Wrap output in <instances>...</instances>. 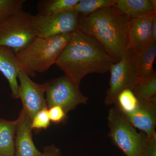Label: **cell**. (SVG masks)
<instances>
[{
	"label": "cell",
	"instance_id": "obj_1",
	"mask_svg": "<svg viewBox=\"0 0 156 156\" xmlns=\"http://www.w3.org/2000/svg\"><path fill=\"white\" fill-rule=\"evenodd\" d=\"M112 63L97 40L78 30L71 34L69 41L55 64L79 88L85 76L108 72Z\"/></svg>",
	"mask_w": 156,
	"mask_h": 156
},
{
	"label": "cell",
	"instance_id": "obj_2",
	"mask_svg": "<svg viewBox=\"0 0 156 156\" xmlns=\"http://www.w3.org/2000/svg\"><path fill=\"white\" fill-rule=\"evenodd\" d=\"M131 20L115 6H110L86 16L79 14L78 30L97 40L115 64L128 50Z\"/></svg>",
	"mask_w": 156,
	"mask_h": 156
},
{
	"label": "cell",
	"instance_id": "obj_3",
	"mask_svg": "<svg viewBox=\"0 0 156 156\" xmlns=\"http://www.w3.org/2000/svg\"><path fill=\"white\" fill-rule=\"evenodd\" d=\"M71 34L50 37H36L21 52L15 54L23 69L29 76L48 71L55 64L58 56L66 47Z\"/></svg>",
	"mask_w": 156,
	"mask_h": 156
},
{
	"label": "cell",
	"instance_id": "obj_4",
	"mask_svg": "<svg viewBox=\"0 0 156 156\" xmlns=\"http://www.w3.org/2000/svg\"><path fill=\"white\" fill-rule=\"evenodd\" d=\"M109 138L126 156H140L147 135L138 132L125 115L115 108L108 110Z\"/></svg>",
	"mask_w": 156,
	"mask_h": 156
},
{
	"label": "cell",
	"instance_id": "obj_5",
	"mask_svg": "<svg viewBox=\"0 0 156 156\" xmlns=\"http://www.w3.org/2000/svg\"><path fill=\"white\" fill-rule=\"evenodd\" d=\"M32 16L23 10L0 23V47L16 54L28 47L37 37L31 24Z\"/></svg>",
	"mask_w": 156,
	"mask_h": 156
},
{
	"label": "cell",
	"instance_id": "obj_6",
	"mask_svg": "<svg viewBox=\"0 0 156 156\" xmlns=\"http://www.w3.org/2000/svg\"><path fill=\"white\" fill-rule=\"evenodd\" d=\"M48 108L59 106L68 114L80 105H86L89 98L84 95L65 75L45 83Z\"/></svg>",
	"mask_w": 156,
	"mask_h": 156
},
{
	"label": "cell",
	"instance_id": "obj_7",
	"mask_svg": "<svg viewBox=\"0 0 156 156\" xmlns=\"http://www.w3.org/2000/svg\"><path fill=\"white\" fill-rule=\"evenodd\" d=\"M79 13L73 10L53 15L32 17V28L37 37H50L72 33L78 30Z\"/></svg>",
	"mask_w": 156,
	"mask_h": 156
},
{
	"label": "cell",
	"instance_id": "obj_8",
	"mask_svg": "<svg viewBox=\"0 0 156 156\" xmlns=\"http://www.w3.org/2000/svg\"><path fill=\"white\" fill-rule=\"evenodd\" d=\"M109 88L105 98L107 105L114 104L118 95L125 89L132 90L136 85L138 77L131 58V52L127 50L122 59L116 63H112Z\"/></svg>",
	"mask_w": 156,
	"mask_h": 156
},
{
	"label": "cell",
	"instance_id": "obj_9",
	"mask_svg": "<svg viewBox=\"0 0 156 156\" xmlns=\"http://www.w3.org/2000/svg\"><path fill=\"white\" fill-rule=\"evenodd\" d=\"M18 79V95L22 101V110L32 120L38 112L48 108L44 98L45 84L35 83L23 70L19 72Z\"/></svg>",
	"mask_w": 156,
	"mask_h": 156
},
{
	"label": "cell",
	"instance_id": "obj_10",
	"mask_svg": "<svg viewBox=\"0 0 156 156\" xmlns=\"http://www.w3.org/2000/svg\"><path fill=\"white\" fill-rule=\"evenodd\" d=\"M16 121L15 156H41L33 140L30 118L22 110Z\"/></svg>",
	"mask_w": 156,
	"mask_h": 156
},
{
	"label": "cell",
	"instance_id": "obj_11",
	"mask_svg": "<svg viewBox=\"0 0 156 156\" xmlns=\"http://www.w3.org/2000/svg\"><path fill=\"white\" fill-rule=\"evenodd\" d=\"M139 99V105L135 111L123 114L132 126L149 137L156 136V102Z\"/></svg>",
	"mask_w": 156,
	"mask_h": 156
},
{
	"label": "cell",
	"instance_id": "obj_12",
	"mask_svg": "<svg viewBox=\"0 0 156 156\" xmlns=\"http://www.w3.org/2000/svg\"><path fill=\"white\" fill-rule=\"evenodd\" d=\"M154 16L131 20L127 50L139 53L152 42V20Z\"/></svg>",
	"mask_w": 156,
	"mask_h": 156
},
{
	"label": "cell",
	"instance_id": "obj_13",
	"mask_svg": "<svg viewBox=\"0 0 156 156\" xmlns=\"http://www.w3.org/2000/svg\"><path fill=\"white\" fill-rule=\"evenodd\" d=\"M21 70L23 69L14 52L9 48L0 47V72L9 82L14 99L19 98L17 79Z\"/></svg>",
	"mask_w": 156,
	"mask_h": 156
},
{
	"label": "cell",
	"instance_id": "obj_14",
	"mask_svg": "<svg viewBox=\"0 0 156 156\" xmlns=\"http://www.w3.org/2000/svg\"><path fill=\"white\" fill-rule=\"evenodd\" d=\"M130 51L132 62L138 78L150 77L156 74L153 67L156 56V42H151L140 53H137Z\"/></svg>",
	"mask_w": 156,
	"mask_h": 156
},
{
	"label": "cell",
	"instance_id": "obj_15",
	"mask_svg": "<svg viewBox=\"0 0 156 156\" xmlns=\"http://www.w3.org/2000/svg\"><path fill=\"white\" fill-rule=\"evenodd\" d=\"M115 6L131 19L156 15L151 0H116Z\"/></svg>",
	"mask_w": 156,
	"mask_h": 156
},
{
	"label": "cell",
	"instance_id": "obj_16",
	"mask_svg": "<svg viewBox=\"0 0 156 156\" xmlns=\"http://www.w3.org/2000/svg\"><path fill=\"white\" fill-rule=\"evenodd\" d=\"M17 121L0 119V156H15Z\"/></svg>",
	"mask_w": 156,
	"mask_h": 156
},
{
	"label": "cell",
	"instance_id": "obj_17",
	"mask_svg": "<svg viewBox=\"0 0 156 156\" xmlns=\"http://www.w3.org/2000/svg\"><path fill=\"white\" fill-rule=\"evenodd\" d=\"M80 0H41L37 5L38 14L48 16L74 10Z\"/></svg>",
	"mask_w": 156,
	"mask_h": 156
},
{
	"label": "cell",
	"instance_id": "obj_18",
	"mask_svg": "<svg viewBox=\"0 0 156 156\" xmlns=\"http://www.w3.org/2000/svg\"><path fill=\"white\" fill-rule=\"evenodd\" d=\"M132 92L141 100L156 102V74L146 78H138Z\"/></svg>",
	"mask_w": 156,
	"mask_h": 156
},
{
	"label": "cell",
	"instance_id": "obj_19",
	"mask_svg": "<svg viewBox=\"0 0 156 156\" xmlns=\"http://www.w3.org/2000/svg\"><path fill=\"white\" fill-rule=\"evenodd\" d=\"M139 99L130 89L123 90L118 95L115 101V107L123 114L131 113L136 110Z\"/></svg>",
	"mask_w": 156,
	"mask_h": 156
},
{
	"label": "cell",
	"instance_id": "obj_20",
	"mask_svg": "<svg viewBox=\"0 0 156 156\" xmlns=\"http://www.w3.org/2000/svg\"><path fill=\"white\" fill-rule=\"evenodd\" d=\"M116 0H80L74 10L81 15H89L105 7L115 6Z\"/></svg>",
	"mask_w": 156,
	"mask_h": 156
},
{
	"label": "cell",
	"instance_id": "obj_21",
	"mask_svg": "<svg viewBox=\"0 0 156 156\" xmlns=\"http://www.w3.org/2000/svg\"><path fill=\"white\" fill-rule=\"evenodd\" d=\"M25 0H0V23L23 10Z\"/></svg>",
	"mask_w": 156,
	"mask_h": 156
},
{
	"label": "cell",
	"instance_id": "obj_22",
	"mask_svg": "<svg viewBox=\"0 0 156 156\" xmlns=\"http://www.w3.org/2000/svg\"><path fill=\"white\" fill-rule=\"evenodd\" d=\"M48 108H45L35 115L31 120L32 130H42L47 129L50 126V122L48 115Z\"/></svg>",
	"mask_w": 156,
	"mask_h": 156
},
{
	"label": "cell",
	"instance_id": "obj_23",
	"mask_svg": "<svg viewBox=\"0 0 156 156\" xmlns=\"http://www.w3.org/2000/svg\"><path fill=\"white\" fill-rule=\"evenodd\" d=\"M50 122L55 124L64 123L67 120V114L59 106H53L48 109Z\"/></svg>",
	"mask_w": 156,
	"mask_h": 156
},
{
	"label": "cell",
	"instance_id": "obj_24",
	"mask_svg": "<svg viewBox=\"0 0 156 156\" xmlns=\"http://www.w3.org/2000/svg\"><path fill=\"white\" fill-rule=\"evenodd\" d=\"M140 156H156V136H147Z\"/></svg>",
	"mask_w": 156,
	"mask_h": 156
},
{
	"label": "cell",
	"instance_id": "obj_25",
	"mask_svg": "<svg viewBox=\"0 0 156 156\" xmlns=\"http://www.w3.org/2000/svg\"><path fill=\"white\" fill-rule=\"evenodd\" d=\"M41 156H61V151L54 145L48 146L44 147Z\"/></svg>",
	"mask_w": 156,
	"mask_h": 156
},
{
	"label": "cell",
	"instance_id": "obj_26",
	"mask_svg": "<svg viewBox=\"0 0 156 156\" xmlns=\"http://www.w3.org/2000/svg\"><path fill=\"white\" fill-rule=\"evenodd\" d=\"M151 41L156 42V15L154 16L152 20Z\"/></svg>",
	"mask_w": 156,
	"mask_h": 156
},
{
	"label": "cell",
	"instance_id": "obj_27",
	"mask_svg": "<svg viewBox=\"0 0 156 156\" xmlns=\"http://www.w3.org/2000/svg\"><path fill=\"white\" fill-rule=\"evenodd\" d=\"M151 2L152 4L154 9L156 11V0H151Z\"/></svg>",
	"mask_w": 156,
	"mask_h": 156
}]
</instances>
